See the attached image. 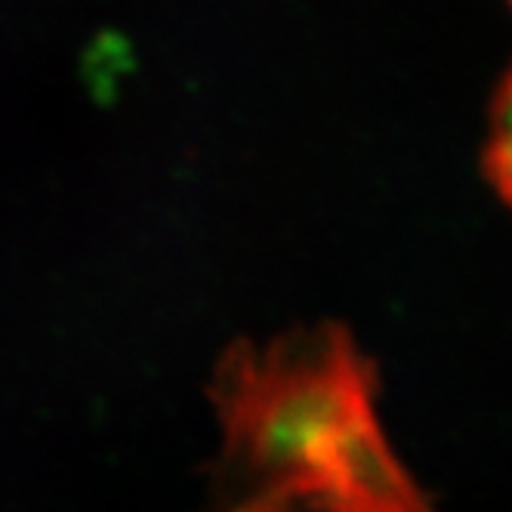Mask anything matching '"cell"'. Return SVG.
Returning a JSON list of instances; mask_svg holds the SVG:
<instances>
[{
    "label": "cell",
    "instance_id": "2",
    "mask_svg": "<svg viewBox=\"0 0 512 512\" xmlns=\"http://www.w3.org/2000/svg\"><path fill=\"white\" fill-rule=\"evenodd\" d=\"M485 173L497 195L512 207V65L503 75L491 108V130L485 145Z\"/></svg>",
    "mask_w": 512,
    "mask_h": 512
},
{
    "label": "cell",
    "instance_id": "1",
    "mask_svg": "<svg viewBox=\"0 0 512 512\" xmlns=\"http://www.w3.org/2000/svg\"><path fill=\"white\" fill-rule=\"evenodd\" d=\"M380 377L343 324L321 321L219 358L223 445L204 512H438L389 445Z\"/></svg>",
    "mask_w": 512,
    "mask_h": 512
}]
</instances>
